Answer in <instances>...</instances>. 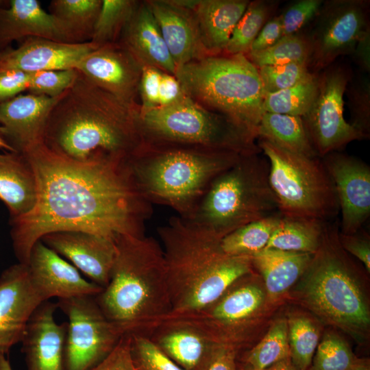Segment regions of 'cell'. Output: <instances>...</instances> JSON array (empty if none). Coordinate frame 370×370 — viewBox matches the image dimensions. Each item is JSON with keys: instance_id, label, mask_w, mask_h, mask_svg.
<instances>
[{"instance_id": "obj_43", "label": "cell", "mask_w": 370, "mask_h": 370, "mask_svg": "<svg viewBox=\"0 0 370 370\" xmlns=\"http://www.w3.org/2000/svg\"><path fill=\"white\" fill-rule=\"evenodd\" d=\"M348 98L352 125L367 138L369 135L370 125V85L369 79L365 77L354 82L348 88Z\"/></svg>"}, {"instance_id": "obj_30", "label": "cell", "mask_w": 370, "mask_h": 370, "mask_svg": "<svg viewBox=\"0 0 370 370\" xmlns=\"http://www.w3.org/2000/svg\"><path fill=\"white\" fill-rule=\"evenodd\" d=\"M325 221L280 215L265 248L314 254L319 249Z\"/></svg>"}, {"instance_id": "obj_8", "label": "cell", "mask_w": 370, "mask_h": 370, "mask_svg": "<svg viewBox=\"0 0 370 370\" xmlns=\"http://www.w3.org/2000/svg\"><path fill=\"white\" fill-rule=\"evenodd\" d=\"M356 273L337 227L325 223L320 246L302 275L301 299L323 320L357 336L367 331L370 313Z\"/></svg>"}, {"instance_id": "obj_12", "label": "cell", "mask_w": 370, "mask_h": 370, "mask_svg": "<svg viewBox=\"0 0 370 370\" xmlns=\"http://www.w3.org/2000/svg\"><path fill=\"white\" fill-rule=\"evenodd\" d=\"M349 79L348 71L340 66L329 68L318 77L316 99L302 119L319 157L367 138L343 116V95Z\"/></svg>"}, {"instance_id": "obj_22", "label": "cell", "mask_w": 370, "mask_h": 370, "mask_svg": "<svg viewBox=\"0 0 370 370\" xmlns=\"http://www.w3.org/2000/svg\"><path fill=\"white\" fill-rule=\"evenodd\" d=\"M176 69L208 56L193 10L177 0H147Z\"/></svg>"}, {"instance_id": "obj_41", "label": "cell", "mask_w": 370, "mask_h": 370, "mask_svg": "<svg viewBox=\"0 0 370 370\" xmlns=\"http://www.w3.org/2000/svg\"><path fill=\"white\" fill-rule=\"evenodd\" d=\"M265 93H273L307 81L315 75L306 63L262 66L257 68Z\"/></svg>"}, {"instance_id": "obj_37", "label": "cell", "mask_w": 370, "mask_h": 370, "mask_svg": "<svg viewBox=\"0 0 370 370\" xmlns=\"http://www.w3.org/2000/svg\"><path fill=\"white\" fill-rule=\"evenodd\" d=\"M272 10L273 6L267 1H249L232 33L224 53L247 55Z\"/></svg>"}, {"instance_id": "obj_14", "label": "cell", "mask_w": 370, "mask_h": 370, "mask_svg": "<svg viewBox=\"0 0 370 370\" xmlns=\"http://www.w3.org/2000/svg\"><path fill=\"white\" fill-rule=\"evenodd\" d=\"M322 162L336 191L341 233H356L370 215V167L358 158L336 151L324 156Z\"/></svg>"}, {"instance_id": "obj_31", "label": "cell", "mask_w": 370, "mask_h": 370, "mask_svg": "<svg viewBox=\"0 0 370 370\" xmlns=\"http://www.w3.org/2000/svg\"><path fill=\"white\" fill-rule=\"evenodd\" d=\"M101 4L102 0H53L49 8L80 43L90 41Z\"/></svg>"}, {"instance_id": "obj_1", "label": "cell", "mask_w": 370, "mask_h": 370, "mask_svg": "<svg viewBox=\"0 0 370 370\" xmlns=\"http://www.w3.org/2000/svg\"><path fill=\"white\" fill-rule=\"evenodd\" d=\"M37 182V200L27 214L12 219L14 254L26 264L34 244L58 231H82L111 240L145 235L151 204L138 192L127 162L84 164L44 143L21 153Z\"/></svg>"}, {"instance_id": "obj_33", "label": "cell", "mask_w": 370, "mask_h": 370, "mask_svg": "<svg viewBox=\"0 0 370 370\" xmlns=\"http://www.w3.org/2000/svg\"><path fill=\"white\" fill-rule=\"evenodd\" d=\"M318 92V76L293 87L273 93H265L264 112L303 117L312 106Z\"/></svg>"}, {"instance_id": "obj_2", "label": "cell", "mask_w": 370, "mask_h": 370, "mask_svg": "<svg viewBox=\"0 0 370 370\" xmlns=\"http://www.w3.org/2000/svg\"><path fill=\"white\" fill-rule=\"evenodd\" d=\"M139 112L79 73L51 111L43 143L80 163L127 162L145 145Z\"/></svg>"}, {"instance_id": "obj_6", "label": "cell", "mask_w": 370, "mask_h": 370, "mask_svg": "<svg viewBox=\"0 0 370 370\" xmlns=\"http://www.w3.org/2000/svg\"><path fill=\"white\" fill-rule=\"evenodd\" d=\"M174 76L189 98L258 138L264 92L258 69L246 55H208L177 67Z\"/></svg>"}, {"instance_id": "obj_5", "label": "cell", "mask_w": 370, "mask_h": 370, "mask_svg": "<svg viewBox=\"0 0 370 370\" xmlns=\"http://www.w3.org/2000/svg\"><path fill=\"white\" fill-rule=\"evenodd\" d=\"M245 154L199 148L145 145L127 162L140 194L187 219L212 181Z\"/></svg>"}, {"instance_id": "obj_53", "label": "cell", "mask_w": 370, "mask_h": 370, "mask_svg": "<svg viewBox=\"0 0 370 370\" xmlns=\"http://www.w3.org/2000/svg\"><path fill=\"white\" fill-rule=\"evenodd\" d=\"M90 370H116L114 349L102 362Z\"/></svg>"}, {"instance_id": "obj_18", "label": "cell", "mask_w": 370, "mask_h": 370, "mask_svg": "<svg viewBox=\"0 0 370 370\" xmlns=\"http://www.w3.org/2000/svg\"><path fill=\"white\" fill-rule=\"evenodd\" d=\"M40 241L69 259L92 282L103 288L108 284L116 255L114 241L82 231L54 232Z\"/></svg>"}, {"instance_id": "obj_3", "label": "cell", "mask_w": 370, "mask_h": 370, "mask_svg": "<svg viewBox=\"0 0 370 370\" xmlns=\"http://www.w3.org/2000/svg\"><path fill=\"white\" fill-rule=\"evenodd\" d=\"M162 247L171 311L205 307L236 281L251 273V257L230 256L221 239L180 216L158 228Z\"/></svg>"}, {"instance_id": "obj_55", "label": "cell", "mask_w": 370, "mask_h": 370, "mask_svg": "<svg viewBox=\"0 0 370 370\" xmlns=\"http://www.w3.org/2000/svg\"><path fill=\"white\" fill-rule=\"evenodd\" d=\"M351 370H370L369 362L367 360L356 358Z\"/></svg>"}, {"instance_id": "obj_59", "label": "cell", "mask_w": 370, "mask_h": 370, "mask_svg": "<svg viewBox=\"0 0 370 370\" xmlns=\"http://www.w3.org/2000/svg\"><path fill=\"white\" fill-rule=\"evenodd\" d=\"M1 51H0V54H1Z\"/></svg>"}, {"instance_id": "obj_16", "label": "cell", "mask_w": 370, "mask_h": 370, "mask_svg": "<svg viewBox=\"0 0 370 370\" xmlns=\"http://www.w3.org/2000/svg\"><path fill=\"white\" fill-rule=\"evenodd\" d=\"M45 301L33 286L27 267L17 263L0 275V351L8 353L21 342L27 323Z\"/></svg>"}, {"instance_id": "obj_40", "label": "cell", "mask_w": 370, "mask_h": 370, "mask_svg": "<svg viewBox=\"0 0 370 370\" xmlns=\"http://www.w3.org/2000/svg\"><path fill=\"white\" fill-rule=\"evenodd\" d=\"M127 335L130 357L136 370H184L147 336L138 333Z\"/></svg>"}, {"instance_id": "obj_44", "label": "cell", "mask_w": 370, "mask_h": 370, "mask_svg": "<svg viewBox=\"0 0 370 370\" xmlns=\"http://www.w3.org/2000/svg\"><path fill=\"white\" fill-rule=\"evenodd\" d=\"M322 4L321 0H300L291 4L280 16L283 36L297 34L317 16Z\"/></svg>"}, {"instance_id": "obj_24", "label": "cell", "mask_w": 370, "mask_h": 370, "mask_svg": "<svg viewBox=\"0 0 370 370\" xmlns=\"http://www.w3.org/2000/svg\"><path fill=\"white\" fill-rule=\"evenodd\" d=\"M143 66L175 74L176 66L146 1H138L118 41Z\"/></svg>"}, {"instance_id": "obj_20", "label": "cell", "mask_w": 370, "mask_h": 370, "mask_svg": "<svg viewBox=\"0 0 370 370\" xmlns=\"http://www.w3.org/2000/svg\"><path fill=\"white\" fill-rule=\"evenodd\" d=\"M97 47L91 41L71 43L27 38L17 48L1 52L0 71L18 70L32 73L75 69L83 57Z\"/></svg>"}, {"instance_id": "obj_34", "label": "cell", "mask_w": 370, "mask_h": 370, "mask_svg": "<svg viewBox=\"0 0 370 370\" xmlns=\"http://www.w3.org/2000/svg\"><path fill=\"white\" fill-rule=\"evenodd\" d=\"M289 358L287 319L277 320L264 338L246 356L243 370H267Z\"/></svg>"}, {"instance_id": "obj_38", "label": "cell", "mask_w": 370, "mask_h": 370, "mask_svg": "<svg viewBox=\"0 0 370 370\" xmlns=\"http://www.w3.org/2000/svg\"><path fill=\"white\" fill-rule=\"evenodd\" d=\"M138 1L102 0L91 42L98 47L117 42Z\"/></svg>"}, {"instance_id": "obj_7", "label": "cell", "mask_w": 370, "mask_h": 370, "mask_svg": "<svg viewBox=\"0 0 370 370\" xmlns=\"http://www.w3.org/2000/svg\"><path fill=\"white\" fill-rule=\"evenodd\" d=\"M258 154L243 155L220 173L186 219L221 239L243 225L277 214L269 163Z\"/></svg>"}, {"instance_id": "obj_57", "label": "cell", "mask_w": 370, "mask_h": 370, "mask_svg": "<svg viewBox=\"0 0 370 370\" xmlns=\"http://www.w3.org/2000/svg\"><path fill=\"white\" fill-rule=\"evenodd\" d=\"M0 149H3L8 151L15 152L17 151L15 149L12 147L1 136L0 134Z\"/></svg>"}, {"instance_id": "obj_35", "label": "cell", "mask_w": 370, "mask_h": 370, "mask_svg": "<svg viewBox=\"0 0 370 370\" xmlns=\"http://www.w3.org/2000/svg\"><path fill=\"white\" fill-rule=\"evenodd\" d=\"M287 325L290 360L296 370H307L319 344V330L304 315L290 316Z\"/></svg>"}, {"instance_id": "obj_58", "label": "cell", "mask_w": 370, "mask_h": 370, "mask_svg": "<svg viewBox=\"0 0 370 370\" xmlns=\"http://www.w3.org/2000/svg\"><path fill=\"white\" fill-rule=\"evenodd\" d=\"M3 1L0 0V9L2 8V5L3 4Z\"/></svg>"}, {"instance_id": "obj_25", "label": "cell", "mask_w": 370, "mask_h": 370, "mask_svg": "<svg viewBox=\"0 0 370 370\" xmlns=\"http://www.w3.org/2000/svg\"><path fill=\"white\" fill-rule=\"evenodd\" d=\"M249 3L247 0L196 1L193 11L208 55L225 52L232 33Z\"/></svg>"}, {"instance_id": "obj_51", "label": "cell", "mask_w": 370, "mask_h": 370, "mask_svg": "<svg viewBox=\"0 0 370 370\" xmlns=\"http://www.w3.org/2000/svg\"><path fill=\"white\" fill-rule=\"evenodd\" d=\"M116 370H136L130 357L129 338L124 334L114 349Z\"/></svg>"}, {"instance_id": "obj_47", "label": "cell", "mask_w": 370, "mask_h": 370, "mask_svg": "<svg viewBox=\"0 0 370 370\" xmlns=\"http://www.w3.org/2000/svg\"><path fill=\"white\" fill-rule=\"evenodd\" d=\"M340 244L363 263L368 273L370 272V243L367 234H359L358 231L351 234H338Z\"/></svg>"}, {"instance_id": "obj_19", "label": "cell", "mask_w": 370, "mask_h": 370, "mask_svg": "<svg viewBox=\"0 0 370 370\" xmlns=\"http://www.w3.org/2000/svg\"><path fill=\"white\" fill-rule=\"evenodd\" d=\"M64 93L56 97L18 95L0 103L3 138L20 153L43 143L49 116Z\"/></svg>"}, {"instance_id": "obj_27", "label": "cell", "mask_w": 370, "mask_h": 370, "mask_svg": "<svg viewBox=\"0 0 370 370\" xmlns=\"http://www.w3.org/2000/svg\"><path fill=\"white\" fill-rule=\"evenodd\" d=\"M184 370H203L218 344L186 327H161L143 333Z\"/></svg>"}, {"instance_id": "obj_52", "label": "cell", "mask_w": 370, "mask_h": 370, "mask_svg": "<svg viewBox=\"0 0 370 370\" xmlns=\"http://www.w3.org/2000/svg\"><path fill=\"white\" fill-rule=\"evenodd\" d=\"M361 68L369 72L370 70V29L367 30L357 42L352 53Z\"/></svg>"}, {"instance_id": "obj_54", "label": "cell", "mask_w": 370, "mask_h": 370, "mask_svg": "<svg viewBox=\"0 0 370 370\" xmlns=\"http://www.w3.org/2000/svg\"><path fill=\"white\" fill-rule=\"evenodd\" d=\"M267 370H296V369L292 365L290 358H286L275 363Z\"/></svg>"}, {"instance_id": "obj_9", "label": "cell", "mask_w": 370, "mask_h": 370, "mask_svg": "<svg viewBox=\"0 0 370 370\" xmlns=\"http://www.w3.org/2000/svg\"><path fill=\"white\" fill-rule=\"evenodd\" d=\"M145 145L260 153L257 138L228 117L186 96L180 102L140 112Z\"/></svg>"}, {"instance_id": "obj_32", "label": "cell", "mask_w": 370, "mask_h": 370, "mask_svg": "<svg viewBox=\"0 0 370 370\" xmlns=\"http://www.w3.org/2000/svg\"><path fill=\"white\" fill-rule=\"evenodd\" d=\"M280 218L275 214L235 230L221 239L222 250L230 256L251 257L266 247Z\"/></svg>"}, {"instance_id": "obj_39", "label": "cell", "mask_w": 370, "mask_h": 370, "mask_svg": "<svg viewBox=\"0 0 370 370\" xmlns=\"http://www.w3.org/2000/svg\"><path fill=\"white\" fill-rule=\"evenodd\" d=\"M356 359L347 343L333 332L318 344L309 370H351Z\"/></svg>"}, {"instance_id": "obj_48", "label": "cell", "mask_w": 370, "mask_h": 370, "mask_svg": "<svg viewBox=\"0 0 370 370\" xmlns=\"http://www.w3.org/2000/svg\"><path fill=\"white\" fill-rule=\"evenodd\" d=\"M283 36L280 16H275L262 27L248 53L263 51L273 46ZM247 53V54H248Z\"/></svg>"}, {"instance_id": "obj_15", "label": "cell", "mask_w": 370, "mask_h": 370, "mask_svg": "<svg viewBox=\"0 0 370 370\" xmlns=\"http://www.w3.org/2000/svg\"><path fill=\"white\" fill-rule=\"evenodd\" d=\"M142 67L117 42L97 47L83 57L75 69L119 99L140 106L138 98Z\"/></svg>"}, {"instance_id": "obj_4", "label": "cell", "mask_w": 370, "mask_h": 370, "mask_svg": "<svg viewBox=\"0 0 370 370\" xmlns=\"http://www.w3.org/2000/svg\"><path fill=\"white\" fill-rule=\"evenodd\" d=\"M110 280L95 299L123 334L172 310L164 253L152 236L121 235Z\"/></svg>"}, {"instance_id": "obj_36", "label": "cell", "mask_w": 370, "mask_h": 370, "mask_svg": "<svg viewBox=\"0 0 370 370\" xmlns=\"http://www.w3.org/2000/svg\"><path fill=\"white\" fill-rule=\"evenodd\" d=\"M246 56L257 68L291 63L309 64L311 47L307 36L297 33L283 36L269 48Z\"/></svg>"}, {"instance_id": "obj_50", "label": "cell", "mask_w": 370, "mask_h": 370, "mask_svg": "<svg viewBox=\"0 0 370 370\" xmlns=\"http://www.w3.org/2000/svg\"><path fill=\"white\" fill-rule=\"evenodd\" d=\"M236 348L217 345L203 370H236Z\"/></svg>"}, {"instance_id": "obj_11", "label": "cell", "mask_w": 370, "mask_h": 370, "mask_svg": "<svg viewBox=\"0 0 370 370\" xmlns=\"http://www.w3.org/2000/svg\"><path fill=\"white\" fill-rule=\"evenodd\" d=\"M67 316L64 370H90L102 362L123 336L99 308L95 296L58 299Z\"/></svg>"}, {"instance_id": "obj_10", "label": "cell", "mask_w": 370, "mask_h": 370, "mask_svg": "<svg viewBox=\"0 0 370 370\" xmlns=\"http://www.w3.org/2000/svg\"><path fill=\"white\" fill-rule=\"evenodd\" d=\"M280 214L325 221L339 210L334 184L319 158L293 153L260 139Z\"/></svg>"}, {"instance_id": "obj_26", "label": "cell", "mask_w": 370, "mask_h": 370, "mask_svg": "<svg viewBox=\"0 0 370 370\" xmlns=\"http://www.w3.org/2000/svg\"><path fill=\"white\" fill-rule=\"evenodd\" d=\"M37 182L30 163L18 151L0 153V200L11 219L29 212L37 200Z\"/></svg>"}, {"instance_id": "obj_17", "label": "cell", "mask_w": 370, "mask_h": 370, "mask_svg": "<svg viewBox=\"0 0 370 370\" xmlns=\"http://www.w3.org/2000/svg\"><path fill=\"white\" fill-rule=\"evenodd\" d=\"M26 265L33 286L45 301L52 297L95 296L103 290L40 240L33 246Z\"/></svg>"}, {"instance_id": "obj_42", "label": "cell", "mask_w": 370, "mask_h": 370, "mask_svg": "<svg viewBox=\"0 0 370 370\" xmlns=\"http://www.w3.org/2000/svg\"><path fill=\"white\" fill-rule=\"evenodd\" d=\"M78 75L75 69L32 73L27 90L34 95L56 97L72 86Z\"/></svg>"}, {"instance_id": "obj_21", "label": "cell", "mask_w": 370, "mask_h": 370, "mask_svg": "<svg viewBox=\"0 0 370 370\" xmlns=\"http://www.w3.org/2000/svg\"><path fill=\"white\" fill-rule=\"evenodd\" d=\"M57 308L56 303L43 301L27 323L21 341L27 370H64L67 322L56 323Z\"/></svg>"}, {"instance_id": "obj_56", "label": "cell", "mask_w": 370, "mask_h": 370, "mask_svg": "<svg viewBox=\"0 0 370 370\" xmlns=\"http://www.w3.org/2000/svg\"><path fill=\"white\" fill-rule=\"evenodd\" d=\"M5 355L0 351V370H12L9 359Z\"/></svg>"}, {"instance_id": "obj_28", "label": "cell", "mask_w": 370, "mask_h": 370, "mask_svg": "<svg viewBox=\"0 0 370 370\" xmlns=\"http://www.w3.org/2000/svg\"><path fill=\"white\" fill-rule=\"evenodd\" d=\"M313 254L264 248L251 256V260L264 278L268 295L275 299L301 278Z\"/></svg>"}, {"instance_id": "obj_45", "label": "cell", "mask_w": 370, "mask_h": 370, "mask_svg": "<svg viewBox=\"0 0 370 370\" xmlns=\"http://www.w3.org/2000/svg\"><path fill=\"white\" fill-rule=\"evenodd\" d=\"M163 71L149 66L142 67L139 84L140 112L158 108L159 88Z\"/></svg>"}, {"instance_id": "obj_23", "label": "cell", "mask_w": 370, "mask_h": 370, "mask_svg": "<svg viewBox=\"0 0 370 370\" xmlns=\"http://www.w3.org/2000/svg\"><path fill=\"white\" fill-rule=\"evenodd\" d=\"M30 37L77 43L66 26L38 1H10L8 8L0 9V46Z\"/></svg>"}, {"instance_id": "obj_29", "label": "cell", "mask_w": 370, "mask_h": 370, "mask_svg": "<svg viewBox=\"0 0 370 370\" xmlns=\"http://www.w3.org/2000/svg\"><path fill=\"white\" fill-rule=\"evenodd\" d=\"M257 137L289 152L319 158L301 116L264 112L257 127Z\"/></svg>"}, {"instance_id": "obj_13", "label": "cell", "mask_w": 370, "mask_h": 370, "mask_svg": "<svg viewBox=\"0 0 370 370\" xmlns=\"http://www.w3.org/2000/svg\"><path fill=\"white\" fill-rule=\"evenodd\" d=\"M367 2L333 0L323 3L307 36L311 47L309 64L319 70L338 56L352 54L358 40L369 29Z\"/></svg>"}, {"instance_id": "obj_46", "label": "cell", "mask_w": 370, "mask_h": 370, "mask_svg": "<svg viewBox=\"0 0 370 370\" xmlns=\"http://www.w3.org/2000/svg\"><path fill=\"white\" fill-rule=\"evenodd\" d=\"M31 73L18 70L0 71V103L27 90Z\"/></svg>"}, {"instance_id": "obj_49", "label": "cell", "mask_w": 370, "mask_h": 370, "mask_svg": "<svg viewBox=\"0 0 370 370\" xmlns=\"http://www.w3.org/2000/svg\"><path fill=\"white\" fill-rule=\"evenodd\" d=\"M186 96L177 78L173 75L162 72L159 88L158 107L173 105L182 101Z\"/></svg>"}]
</instances>
